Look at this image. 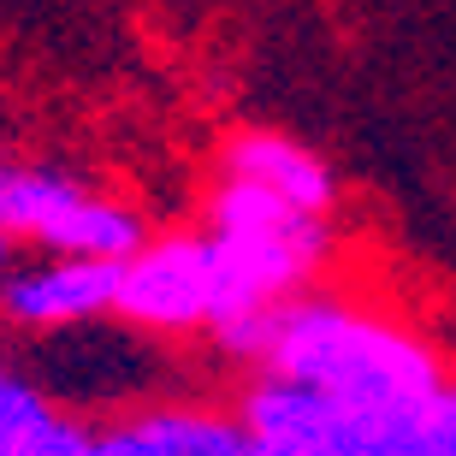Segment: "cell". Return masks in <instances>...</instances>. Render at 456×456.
Returning <instances> with one entry per match:
<instances>
[{
  "mask_svg": "<svg viewBox=\"0 0 456 456\" xmlns=\"http://www.w3.org/2000/svg\"><path fill=\"white\" fill-rule=\"evenodd\" d=\"M6 255H12V243H6V237H0V273H6Z\"/></svg>",
  "mask_w": 456,
  "mask_h": 456,
  "instance_id": "8fae6325",
  "label": "cell"
},
{
  "mask_svg": "<svg viewBox=\"0 0 456 456\" xmlns=\"http://www.w3.org/2000/svg\"><path fill=\"white\" fill-rule=\"evenodd\" d=\"M102 456H178V451H167V444L131 415V421H118V427H102Z\"/></svg>",
  "mask_w": 456,
  "mask_h": 456,
  "instance_id": "30bf717a",
  "label": "cell"
},
{
  "mask_svg": "<svg viewBox=\"0 0 456 456\" xmlns=\"http://www.w3.org/2000/svg\"><path fill=\"white\" fill-rule=\"evenodd\" d=\"M202 232L220 249L237 321L290 303L297 290H314L338 249V220L308 214V208L285 202L249 178H225V172L208 190Z\"/></svg>",
  "mask_w": 456,
  "mask_h": 456,
  "instance_id": "7a4b0ae2",
  "label": "cell"
},
{
  "mask_svg": "<svg viewBox=\"0 0 456 456\" xmlns=\"http://www.w3.org/2000/svg\"><path fill=\"white\" fill-rule=\"evenodd\" d=\"M232 415L237 439L225 456H391L397 439V427L273 373H249Z\"/></svg>",
  "mask_w": 456,
  "mask_h": 456,
  "instance_id": "5b68a950",
  "label": "cell"
},
{
  "mask_svg": "<svg viewBox=\"0 0 456 456\" xmlns=\"http://www.w3.org/2000/svg\"><path fill=\"white\" fill-rule=\"evenodd\" d=\"M220 172L225 178H249V184L273 190V196H285V202L308 208V214H326V220H338V172L326 160L321 149H308L297 136L273 131V125H243L220 142Z\"/></svg>",
  "mask_w": 456,
  "mask_h": 456,
  "instance_id": "52a82bcc",
  "label": "cell"
},
{
  "mask_svg": "<svg viewBox=\"0 0 456 456\" xmlns=\"http://www.w3.org/2000/svg\"><path fill=\"white\" fill-rule=\"evenodd\" d=\"M118 308V261L89 255H42L30 267L0 273V314L30 332H71V326L113 321Z\"/></svg>",
  "mask_w": 456,
  "mask_h": 456,
  "instance_id": "8992f818",
  "label": "cell"
},
{
  "mask_svg": "<svg viewBox=\"0 0 456 456\" xmlns=\"http://www.w3.org/2000/svg\"><path fill=\"white\" fill-rule=\"evenodd\" d=\"M0 237L6 243H36L42 255L125 261L149 237V225L131 202L89 190L77 172L0 167Z\"/></svg>",
  "mask_w": 456,
  "mask_h": 456,
  "instance_id": "277c9868",
  "label": "cell"
},
{
  "mask_svg": "<svg viewBox=\"0 0 456 456\" xmlns=\"http://www.w3.org/2000/svg\"><path fill=\"white\" fill-rule=\"evenodd\" d=\"M0 456H102V433L53 409L36 386L6 373L0 386Z\"/></svg>",
  "mask_w": 456,
  "mask_h": 456,
  "instance_id": "ba28073f",
  "label": "cell"
},
{
  "mask_svg": "<svg viewBox=\"0 0 456 456\" xmlns=\"http://www.w3.org/2000/svg\"><path fill=\"white\" fill-rule=\"evenodd\" d=\"M0 386H6V368H0Z\"/></svg>",
  "mask_w": 456,
  "mask_h": 456,
  "instance_id": "7c38bea8",
  "label": "cell"
},
{
  "mask_svg": "<svg viewBox=\"0 0 456 456\" xmlns=\"http://www.w3.org/2000/svg\"><path fill=\"white\" fill-rule=\"evenodd\" d=\"M237 368L297 379L386 427H403L451 379V362L415 321L350 290H297L290 303L243 314L214 332Z\"/></svg>",
  "mask_w": 456,
  "mask_h": 456,
  "instance_id": "6da1fadb",
  "label": "cell"
},
{
  "mask_svg": "<svg viewBox=\"0 0 456 456\" xmlns=\"http://www.w3.org/2000/svg\"><path fill=\"white\" fill-rule=\"evenodd\" d=\"M391 456H456V373L397 427Z\"/></svg>",
  "mask_w": 456,
  "mask_h": 456,
  "instance_id": "9c48e42d",
  "label": "cell"
},
{
  "mask_svg": "<svg viewBox=\"0 0 456 456\" xmlns=\"http://www.w3.org/2000/svg\"><path fill=\"white\" fill-rule=\"evenodd\" d=\"M113 321L160 338H214L237 321L232 285H225L220 249L208 232L142 237L118 261V308Z\"/></svg>",
  "mask_w": 456,
  "mask_h": 456,
  "instance_id": "3957f363",
  "label": "cell"
}]
</instances>
